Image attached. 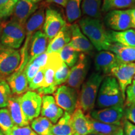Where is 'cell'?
Here are the masks:
<instances>
[{"label":"cell","mask_w":135,"mask_h":135,"mask_svg":"<svg viewBox=\"0 0 135 135\" xmlns=\"http://www.w3.org/2000/svg\"><path fill=\"white\" fill-rule=\"evenodd\" d=\"M66 24V22L58 11L51 7L46 8L43 30L49 43Z\"/></svg>","instance_id":"obj_12"},{"label":"cell","mask_w":135,"mask_h":135,"mask_svg":"<svg viewBox=\"0 0 135 135\" xmlns=\"http://www.w3.org/2000/svg\"><path fill=\"white\" fill-rule=\"evenodd\" d=\"M19 100L22 110L30 122L38 117L41 108V95L33 91H28L19 96Z\"/></svg>","instance_id":"obj_9"},{"label":"cell","mask_w":135,"mask_h":135,"mask_svg":"<svg viewBox=\"0 0 135 135\" xmlns=\"http://www.w3.org/2000/svg\"><path fill=\"white\" fill-rule=\"evenodd\" d=\"M123 129L124 135H135V124L123 118Z\"/></svg>","instance_id":"obj_42"},{"label":"cell","mask_w":135,"mask_h":135,"mask_svg":"<svg viewBox=\"0 0 135 135\" xmlns=\"http://www.w3.org/2000/svg\"><path fill=\"white\" fill-rule=\"evenodd\" d=\"M87 135H101V134H98V133H90V134H88Z\"/></svg>","instance_id":"obj_49"},{"label":"cell","mask_w":135,"mask_h":135,"mask_svg":"<svg viewBox=\"0 0 135 135\" xmlns=\"http://www.w3.org/2000/svg\"><path fill=\"white\" fill-rule=\"evenodd\" d=\"M129 13H130L131 17V22H132V28L135 29V8L133 9H129Z\"/></svg>","instance_id":"obj_45"},{"label":"cell","mask_w":135,"mask_h":135,"mask_svg":"<svg viewBox=\"0 0 135 135\" xmlns=\"http://www.w3.org/2000/svg\"><path fill=\"white\" fill-rule=\"evenodd\" d=\"M70 68L65 63H63L56 70L55 77H54V82L57 87L66 82L70 75Z\"/></svg>","instance_id":"obj_35"},{"label":"cell","mask_w":135,"mask_h":135,"mask_svg":"<svg viewBox=\"0 0 135 135\" xmlns=\"http://www.w3.org/2000/svg\"><path fill=\"white\" fill-rule=\"evenodd\" d=\"M38 8V4H35L28 0H19L13 10L11 20L25 27L27 21Z\"/></svg>","instance_id":"obj_15"},{"label":"cell","mask_w":135,"mask_h":135,"mask_svg":"<svg viewBox=\"0 0 135 135\" xmlns=\"http://www.w3.org/2000/svg\"><path fill=\"white\" fill-rule=\"evenodd\" d=\"M108 33L113 43L135 47V30L129 29L122 31H108Z\"/></svg>","instance_id":"obj_25"},{"label":"cell","mask_w":135,"mask_h":135,"mask_svg":"<svg viewBox=\"0 0 135 135\" xmlns=\"http://www.w3.org/2000/svg\"><path fill=\"white\" fill-rule=\"evenodd\" d=\"M89 68V60L85 54L81 53L76 64L71 68L66 82V85L79 91L85 80Z\"/></svg>","instance_id":"obj_8"},{"label":"cell","mask_w":135,"mask_h":135,"mask_svg":"<svg viewBox=\"0 0 135 135\" xmlns=\"http://www.w3.org/2000/svg\"><path fill=\"white\" fill-rule=\"evenodd\" d=\"M6 135H38L29 126H18L15 125Z\"/></svg>","instance_id":"obj_38"},{"label":"cell","mask_w":135,"mask_h":135,"mask_svg":"<svg viewBox=\"0 0 135 135\" xmlns=\"http://www.w3.org/2000/svg\"><path fill=\"white\" fill-rule=\"evenodd\" d=\"M86 116L91 126L93 132L101 135H114L122 126L99 122L93 119L88 114H86Z\"/></svg>","instance_id":"obj_27"},{"label":"cell","mask_w":135,"mask_h":135,"mask_svg":"<svg viewBox=\"0 0 135 135\" xmlns=\"http://www.w3.org/2000/svg\"><path fill=\"white\" fill-rule=\"evenodd\" d=\"M15 126L12 118L8 108L0 109V129L6 135Z\"/></svg>","instance_id":"obj_33"},{"label":"cell","mask_w":135,"mask_h":135,"mask_svg":"<svg viewBox=\"0 0 135 135\" xmlns=\"http://www.w3.org/2000/svg\"><path fill=\"white\" fill-rule=\"evenodd\" d=\"M82 33L99 51L109 50L113 43L103 23L99 19L84 17L78 22Z\"/></svg>","instance_id":"obj_1"},{"label":"cell","mask_w":135,"mask_h":135,"mask_svg":"<svg viewBox=\"0 0 135 135\" xmlns=\"http://www.w3.org/2000/svg\"><path fill=\"white\" fill-rule=\"evenodd\" d=\"M2 80H3V78L1 76V75H0V81H1Z\"/></svg>","instance_id":"obj_50"},{"label":"cell","mask_w":135,"mask_h":135,"mask_svg":"<svg viewBox=\"0 0 135 135\" xmlns=\"http://www.w3.org/2000/svg\"><path fill=\"white\" fill-rule=\"evenodd\" d=\"M71 24L66 23L62 29L59 31L49 43L47 47L46 53H51L59 52L65 45L71 41Z\"/></svg>","instance_id":"obj_22"},{"label":"cell","mask_w":135,"mask_h":135,"mask_svg":"<svg viewBox=\"0 0 135 135\" xmlns=\"http://www.w3.org/2000/svg\"><path fill=\"white\" fill-rule=\"evenodd\" d=\"M105 25L115 31H122L132 28L129 9L113 10L106 13L104 19Z\"/></svg>","instance_id":"obj_13"},{"label":"cell","mask_w":135,"mask_h":135,"mask_svg":"<svg viewBox=\"0 0 135 135\" xmlns=\"http://www.w3.org/2000/svg\"><path fill=\"white\" fill-rule=\"evenodd\" d=\"M88 114L93 119L99 122L122 126V119L124 118V106H114L93 110Z\"/></svg>","instance_id":"obj_11"},{"label":"cell","mask_w":135,"mask_h":135,"mask_svg":"<svg viewBox=\"0 0 135 135\" xmlns=\"http://www.w3.org/2000/svg\"><path fill=\"white\" fill-rule=\"evenodd\" d=\"M40 69H41V68H40V65L33 61L31 63L26 65V67H25V74H26L28 83L31 81L32 79L36 75V74Z\"/></svg>","instance_id":"obj_39"},{"label":"cell","mask_w":135,"mask_h":135,"mask_svg":"<svg viewBox=\"0 0 135 135\" xmlns=\"http://www.w3.org/2000/svg\"><path fill=\"white\" fill-rule=\"evenodd\" d=\"M28 1H31V2L35 3V4H38L39 3L41 2L42 0H28Z\"/></svg>","instance_id":"obj_48"},{"label":"cell","mask_w":135,"mask_h":135,"mask_svg":"<svg viewBox=\"0 0 135 135\" xmlns=\"http://www.w3.org/2000/svg\"><path fill=\"white\" fill-rule=\"evenodd\" d=\"M48 43V38L41 30H38L33 34L30 43L27 65L31 63L39 55L46 52Z\"/></svg>","instance_id":"obj_19"},{"label":"cell","mask_w":135,"mask_h":135,"mask_svg":"<svg viewBox=\"0 0 135 135\" xmlns=\"http://www.w3.org/2000/svg\"><path fill=\"white\" fill-rule=\"evenodd\" d=\"M21 61L20 51L0 45V75L8 77L18 70Z\"/></svg>","instance_id":"obj_7"},{"label":"cell","mask_w":135,"mask_h":135,"mask_svg":"<svg viewBox=\"0 0 135 135\" xmlns=\"http://www.w3.org/2000/svg\"><path fill=\"white\" fill-rule=\"evenodd\" d=\"M54 98L58 106L71 114L75 109L78 97V91L67 85H61L53 93Z\"/></svg>","instance_id":"obj_10"},{"label":"cell","mask_w":135,"mask_h":135,"mask_svg":"<svg viewBox=\"0 0 135 135\" xmlns=\"http://www.w3.org/2000/svg\"><path fill=\"white\" fill-rule=\"evenodd\" d=\"M58 52L48 53V61L45 69V76L42 86L37 89V93L41 96L53 94L57 87L54 82L56 70L63 64Z\"/></svg>","instance_id":"obj_5"},{"label":"cell","mask_w":135,"mask_h":135,"mask_svg":"<svg viewBox=\"0 0 135 135\" xmlns=\"http://www.w3.org/2000/svg\"><path fill=\"white\" fill-rule=\"evenodd\" d=\"M12 95L11 89L6 81L4 80L0 81V109L7 107Z\"/></svg>","instance_id":"obj_36"},{"label":"cell","mask_w":135,"mask_h":135,"mask_svg":"<svg viewBox=\"0 0 135 135\" xmlns=\"http://www.w3.org/2000/svg\"><path fill=\"white\" fill-rule=\"evenodd\" d=\"M48 53L45 52V53L41 54V55L37 56L36 58L33 60V61L36 62L37 64H38L41 68H44L46 65L47 61H48Z\"/></svg>","instance_id":"obj_43"},{"label":"cell","mask_w":135,"mask_h":135,"mask_svg":"<svg viewBox=\"0 0 135 135\" xmlns=\"http://www.w3.org/2000/svg\"><path fill=\"white\" fill-rule=\"evenodd\" d=\"M68 0H46V3H55V4L60 5L61 6L65 8L66 6Z\"/></svg>","instance_id":"obj_44"},{"label":"cell","mask_w":135,"mask_h":135,"mask_svg":"<svg viewBox=\"0 0 135 135\" xmlns=\"http://www.w3.org/2000/svg\"><path fill=\"white\" fill-rule=\"evenodd\" d=\"M0 135H4V133L2 132V131H1V129H0Z\"/></svg>","instance_id":"obj_51"},{"label":"cell","mask_w":135,"mask_h":135,"mask_svg":"<svg viewBox=\"0 0 135 135\" xmlns=\"http://www.w3.org/2000/svg\"><path fill=\"white\" fill-rule=\"evenodd\" d=\"M3 22H4V21H2V20H0V37H1V31H2V29H3Z\"/></svg>","instance_id":"obj_47"},{"label":"cell","mask_w":135,"mask_h":135,"mask_svg":"<svg viewBox=\"0 0 135 135\" xmlns=\"http://www.w3.org/2000/svg\"><path fill=\"white\" fill-rule=\"evenodd\" d=\"M134 4L135 0H103L101 11L109 12L113 10L131 7Z\"/></svg>","instance_id":"obj_32"},{"label":"cell","mask_w":135,"mask_h":135,"mask_svg":"<svg viewBox=\"0 0 135 135\" xmlns=\"http://www.w3.org/2000/svg\"><path fill=\"white\" fill-rule=\"evenodd\" d=\"M109 50L116 55L121 63H135V47L113 43Z\"/></svg>","instance_id":"obj_24"},{"label":"cell","mask_w":135,"mask_h":135,"mask_svg":"<svg viewBox=\"0 0 135 135\" xmlns=\"http://www.w3.org/2000/svg\"><path fill=\"white\" fill-rule=\"evenodd\" d=\"M124 118L135 124V104H124Z\"/></svg>","instance_id":"obj_40"},{"label":"cell","mask_w":135,"mask_h":135,"mask_svg":"<svg viewBox=\"0 0 135 135\" xmlns=\"http://www.w3.org/2000/svg\"><path fill=\"white\" fill-rule=\"evenodd\" d=\"M133 80L134 81H135V76H134V78H133Z\"/></svg>","instance_id":"obj_53"},{"label":"cell","mask_w":135,"mask_h":135,"mask_svg":"<svg viewBox=\"0 0 135 135\" xmlns=\"http://www.w3.org/2000/svg\"><path fill=\"white\" fill-rule=\"evenodd\" d=\"M101 0H82L81 9L88 17L99 19L101 13Z\"/></svg>","instance_id":"obj_28"},{"label":"cell","mask_w":135,"mask_h":135,"mask_svg":"<svg viewBox=\"0 0 135 135\" xmlns=\"http://www.w3.org/2000/svg\"><path fill=\"white\" fill-rule=\"evenodd\" d=\"M71 114L64 112L63 115L60 118L52 128L53 135H73L74 131L70 123Z\"/></svg>","instance_id":"obj_26"},{"label":"cell","mask_w":135,"mask_h":135,"mask_svg":"<svg viewBox=\"0 0 135 135\" xmlns=\"http://www.w3.org/2000/svg\"><path fill=\"white\" fill-rule=\"evenodd\" d=\"M45 6H41L38 8L36 12L30 17L27 21L25 25V42L23 48L20 50L21 56V65H26L28 61V51L30 41L33 34L40 29L43 26L44 21H45Z\"/></svg>","instance_id":"obj_6"},{"label":"cell","mask_w":135,"mask_h":135,"mask_svg":"<svg viewBox=\"0 0 135 135\" xmlns=\"http://www.w3.org/2000/svg\"><path fill=\"white\" fill-rule=\"evenodd\" d=\"M19 0H0V20L7 19L12 16L13 10Z\"/></svg>","instance_id":"obj_34"},{"label":"cell","mask_w":135,"mask_h":135,"mask_svg":"<svg viewBox=\"0 0 135 135\" xmlns=\"http://www.w3.org/2000/svg\"><path fill=\"white\" fill-rule=\"evenodd\" d=\"M104 76L99 72H93L81 85L78 97L76 108L81 109L83 113H90L95 106L98 93Z\"/></svg>","instance_id":"obj_2"},{"label":"cell","mask_w":135,"mask_h":135,"mask_svg":"<svg viewBox=\"0 0 135 135\" xmlns=\"http://www.w3.org/2000/svg\"><path fill=\"white\" fill-rule=\"evenodd\" d=\"M97 99V106L101 109L114 106H124V99L115 78L111 76L104 78Z\"/></svg>","instance_id":"obj_3"},{"label":"cell","mask_w":135,"mask_h":135,"mask_svg":"<svg viewBox=\"0 0 135 135\" xmlns=\"http://www.w3.org/2000/svg\"><path fill=\"white\" fill-rule=\"evenodd\" d=\"M120 64L116 55L108 51H101L94 58L95 70L104 75H109L111 70Z\"/></svg>","instance_id":"obj_17"},{"label":"cell","mask_w":135,"mask_h":135,"mask_svg":"<svg viewBox=\"0 0 135 135\" xmlns=\"http://www.w3.org/2000/svg\"><path fill=\"white\" fill-rule=\"evenodd\" d=\"M6 83L13 95L21 96L28 91V81L25 74V68L18 69L14 73L7 77Z\"/></svg>","instance_id":"obj_20"},{"label":"cell","mask_w":135,"mask_h":135,"mask_svg":"<svg viewBox=\"0 0 135 135\" xmlns=\"http://www.w3.org/2000/svg\"><path fill=\"white\" fill-rule=\"evenodd\" d=\"M25 36V27L12 20L6 23L3 22L0 45L6 48L18 50L21 46Z\"/></svg>","instance_id":"obj_4"},{"label":"cell","mask_w":135,"mask_h":135,"mask_svg":"<svg viewBox=\"0 0 135 135\" xmlns=\"http://www.w3.org/2000/svg\"><path fill=\"white\" fill-rule=\"evenodd\" d=\"M7 107L15 125L21 127L29 125L30 122L25 115L20 105L19 96L13 94L9 99Z\"/></svg>","instance_id":"obj_23"},{"label":"cell","mask_w":135,"mask_h":135,"mask_svg":"<svg viewBox=\"0 0 135 135\" xmlns=\"http://www.w3.org/2000/svg\"><path fill=\"white\" fill-rule=\"evenodd\" d=\"M114 135H124L123 134V126H121V127L119 128V129H118V131H117V132H116Z\"/></svg>","instance_id":"obj_46"},{"label":"cell","mask_w":135,"mask_h":135,"mask_svg":"<svg viewBox=\"0 0 135 135\" xmlns=\"http://www.w3.org/2000/svg\"><path fill=\"white\" fill-rule=\"evenodd\" d=\"M44 76H45V69L41 68L34 76L32 80L28 83V89L30 91H35L42 86Z\"/></svg>","instance_id":"obj_37"},{"label":"cell","mask_w":135,"mask_h":135,"mask_svg":"<svg viewBox=\"0 0 135 135\" xmlns=\"http://www.w3.org/2000/svg\"><path fill=\"white\" fill-rule=\"evenodd\" d=\"M73 135H79L78 134V133H74V134H73Z\"/></svg>","instance_id":"obj_52"},{"label":"cell","mask_w":135,"mask_h":135,"mask_svg":"<svg viewBox=\"0 0 135 135\" xmlns=\"http://www.w3.org/2000/svg\"><path fill=\"white\" fill-rule=\"evenodd\" d=\"M58 53L63 63L70 68L76 64L80 55V52L74 50L69 44L65 45Z\"/></svg>","instance_id":"obj_31"},{"label":"cell","mask_w":135,"mask_h":135,"mask_svg":"<svg viewBox=\"0 0 135 135\" xmlns=\"http://www.w3.org/2000/svg\"><path fill=\"white\" fill-rule=\"evenodd\" d=\"M126 102L124 104H135V81L133 80L130 85L126 89Z\"/></svg>","instance_id":"obj_41"},{"label":"cell","mask_w":135,"mask_h":135,"mask_svg":"<svg viewBox=\"0 0 135 135\" xmlns=\"http://www.w3.org/2000/svg\"><path fill=\"white\" fill-rule=\"evenodd\" d=\"M82 0H68L66 6V16L70 23L78 20L81 16Z\"/></svg>","instance_id":"obj_30"},{"label":"cell","mask_w":135,"mask_h":135,"mask_svg":"<svg viewBox=\"0 0 135 135\" xmlns=\"http://www.w3.org/2000/svg\"><path fill=\"white\" fill-rule=\"evenodd\" d=\"M119 84L123 99L126 98V89L133 81L135 76V63H122L111 70L110 74Z\"/></svg>","instance_id":"obj_14"},{"label":"cell","mask_w":135,"mask_h":135,"mask_svg":"<svg viewBox=\"0 0 135 135\" xmlns=\"http://www.w3.org/2000/svg\"><path fill=\"white\" fill-rule=\"evenodd\" d=\"M41 116L46 118L53 124H56L63 115L64 111L56 103L53 97L51 95L42 96Z\"/></svg>","instance_id":"obj_18"},{"label":"cell","mask_w":135,"mask_h":135,"mask_svg":"<svg viewBox=\"0 0 135 135\" xmlns=\"http://www.w3.org/2000/svg\"><path fill=\"white\" fill-rule=\"evenodd\" d=\"M71 38L68 44L74 50L84 54L91 53L93 51L94 46L81 31L78 24H71Z\"/></svg>","instance_id":"obj_16"},{"label":"cell","mask_w":135,"mask_h":135,"mask_svg":"<svg viewBox=\"0 0 135 135\" xmlns=\"http://www.w3.org/2000/svg\"><path fill=\"white\" fill-rule=\"evenodd\" d=\"M31 126L32 129L38 135H53V124L46 118L38 116L31 121Z\"/></svg>","instance_id":"obj_29"},{"label":"cell","mask_w":135,"mask_h":135,"mask_svg":"<svg viewBox=\"0 0 135 135\" xmlns=\"http://www.w3.org/2000/svg\"><path fill=\"white\" fill-rule=\"evenodd\" d=\"M70 123L74 132L79 135H87L93 133L86 115L81 109L76 108L71 114Z\"/></svg>","instance_id":"obj_21"}]
</instances>
